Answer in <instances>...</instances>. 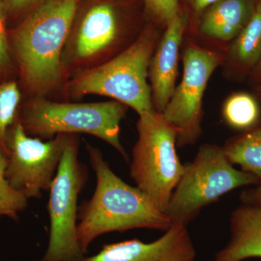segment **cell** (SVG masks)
I'll use <instances>...</instances> for the list:
<instances>
[{"label": "cell", "mask_w": 261, "mask_h": 261, "mask_svg": "<svg viewBox=\"0 0 261 261\" xmlns=\"http://www.w3.org/2000/svg\"><path fill=\"white\" fill-rule=\"evenodd\" d=\"M86 147L97 183L92 198L79 207L76 236L84 255L90 244L105 233L135 228L166 231L171 227L169 216L158 210L138 187L118 177L99 149Z\"/></svg>", "instance_id": "6da1fadb"}, {"label": "cell", "mask_w": 261, "mask_h": 261, "mask_svg": "<svg viewBox=\"0 0 261 261\" xmlns=\"http://www.w3.org/2000/svg\"><path fill=\"white\" fill-rule=\"evenodd\" d=\"M80 0H47L25 19L13 39L24 80L34 90L56 83L61 53Z\"/></svg>", "instance_id": "7a4b0ae2"}, {"label": "cell", "mask_w": 261, "mask_h": 261, "mask_svg": "<svg viewBox=\"0 0 261 261\" xmlns=\"http://www.w3.org/2000/svg\"><path fill=\"white\" fill-rule=\"evenodd\" d=\"M126 106L117 101L60 103L37 99L24 107L16 120L27 135L45 140L57 135L87 134L107 142L128 160L120 141V124Z\"/></svg>", "instance_id": "3957f363"}, {"label": "cell", "mask_w": 261, "mask_h": 261, "mask_svg": "<svg viewBox=\"0 0 261 261\" xmlns=\"http://www.w3.org/2000/svg\"><path fill=\"white\" fill-rule=\"evenodd\" d=\"M137 129L130 177L151 203L165 213L185 170L176 152L177 132L155 111L140 116Z\"/></svg>", "instance_id": "277c9868"}, {"label": "cell", "mask_w": 261, "mask_h": 261, "mask_svg": "<svg viewBox=\"0 0 261 261\" xmlns=\"http://www.w3.org/2000/svg\"><path fill=\"white\" fill-rule=\"evenodd\" d=\"M185 170L165 214L173 224L188 226L204 207L214 203L235 189L259 185L255 175L235 169L226 159L223 147L205 144Z\"/></svg>", "instance_id": "5b68a950"}, {"label": "cell", "mask_w": 261, "mask_h": 261, "mask_svg": "<svg viewBox=\"0 0 261 261\" xmlns=\"http://www.w3.org/2000/svg\"><path fill=\"white\" fill-rule=\"evenodd\" d=\"M158 36L146 32L111 61L77 77L70 84L75 94H99L132 108L139 116L154 111L147 83Z\"/></svg>", "instance_id": "8992f818"}, {"label": "cell", "mask_w": 261, "mask_h": 261, "mask_svg": "<svg viewBox=\"0 0 261 261\" xmlns=\"http://www.w3.org/2000/svg\"><path fill=\"white\" fill-rule=\"evenodd\" d=\"M88 176V168L79 159L78 140L69 135L49 190V243L37 261H78L85 255L77 240L76 226L79 196Z\"/></svg>", "instance_id": "52a82bcc"}, {"label": "cell", "mask_w": 261, "mask_h": 261, "mask_svg": "<svg viewBox=\"0 0 261 261\" xmlns=\"http://www.w3.org/2000/svg\"><path fill=\"white\" fill-rule=\"evenodd\" d=\"M220 51L187 44L183 55V75L162 113L177 132V146L195 145L202 134L203 97L215 70L222 64Z\"/></svg>", "instance_id": "ba28073f"}, {"label": "cell", "mask_w": 261, "mask_h": 261, "mask_svg": "<svg viewBox=\"0 0 261 261\" xmlns=\"http://www.w3.org/2000/svg\"><path fill=\"white\" fill-rule=\"evenodd\" d=\"M69 135L43 141L27 135L15 121L7 133V179L28 199H41L49 191L59 166Z\"/></svg>", "instance_id": "9c48e42d"}, {"label": "cell", "mask_w": 261, "mask_h": 261, "mask_svg": "<svg viewBox=\"0 0 261 261\" xmlns=\"http://www.w3.org/2000/svg\"><path fill=\"white\" fill-rule=\"evenodd\" d=\"M197 252L186 226L172 224L151 243L130 240L104 245L92 256L78 261H196Z\"/></svg>", "instance_id": "30bf717a"}, {"label": "cell", "mask_w": 261, "mask_h": 261, "mask_svg": "<svg viewBox=\"0 0 261 261\" xmlns=\"http://www.w3.org/2000/svg\"><path fill=\"white\" fill-rule=\"evenodd\" d=\"M187 15L181 12L166 25L149 63L148 76L151 83L154 111H164L176 89L180 47L187 25Z\"/></svg>", "instance_id": "8fae6325"}, {"label": "cell", "mask_w": 261, "mask_h": 261, "mask_svg": "<svg viewBox=\"0 0 261 261\" xmlns=\"http://www.w3.org/2000/svg\"><path fill=\"white\" fill-rule=\"evenodd\" d=\"M231 236L213 261H244L261 258V208L244 205L235 209L230 219Z\"/></svg>", "instance_id": "7c38bea8"}, {"label": "cell", "mask_w": 261, "mask_h": 261, "mask_svg": "<svg viewBox=\"0 0 261 261\" xmlns=\"http://www.w3.org/2000/svg\"><path fill=\"white\" fill-rule=\"evenodd\" d=\"M256 5L257 0H219L201 15L199 31L211 39H235L251 20Z\"/></svg>", "instance_id": "4fadbf2b"}, {"label": "cell", "mask_w": 261, "mask_h": 261, "mask_svg": "<svg viewBox=\"0 0 261 261\" xmlns=\"http://www.w3.org/2000/svg\"><path fill=\"white\" fill-rule=\"evenodd\" d=\"M118 32V21L112 7L96 5L81 23L75 39V54L81 59L95 56L113 44Z\"/></svg>", "instance_id": "5bb4252c"}, {"label": "cell", "mask_w": 261, "mask_h": 261, "mask_svg": "<svg viewBox=\"0 0 261 261\" xmlns=\"http://www.w3.org/2000/svg\"><path fill=\"white\" fill-rule=\"evenodd\" d=\"M226 159L261 181V127L228 140L223 147Z\"/></svg>", "instance_id": "9a60e30c"}, {"label": "cell", "mask_w": 261, "mask_h": 261, "mask_svg": "<svg viewBox=\"0 0 261 261\" xmlns=\"http://www.w3.org/2000/svg\"><path fill=\"white\" fill-rule=\"evenodd\" d=\"M230 61L239 68H254L261 58V11L255 10L243 32L235 39Z\"/></svg>", "instance_id": "2e32d148"}, {"label": "cell", "mask_w": 261, "mask_h": 261, "mask_svg": "<svg viewBox=\"0 0 261 261\" xmlns=\"http://www.w3.org/2000/svg\"><path fill=\"white\" fill-rule=\"evenodd\" d=\"M221 113L228 126L238 130L250 129L258 121L260 107L251 94L238 92L225 100Z\"/></svg>", "instance_id": "e0dca14e"}, {"label": "cell", "mask_w": 261, "mask_h": 261, "mask_svg": "<svg viewBox=\"0 0 261 261\" xmlns=\"http://www.w3.org/2000/svg\"><path fill=\"white\" fill-rule=\"evenodd\" d=\"M7 163L6 153L0 148V217L16 221L19 214L28 207L29 199L10 185L5 176Z\"/></svg>", "instance_id": "ac0fdd59"}, {"label": "cell", "mask_w": 261, "mask_h": 261, "mask_svg": "<svg viewBox=\"0 0 261 261\" xmlns=\"http://www.w3.org/2000/svg\"><path fill=\"white\" fill-rule=\"evenodd\" d=\"M20 99V91L15 82L0 84V148L5 153L7 133L16 121Z\"/></svg>", "instance_id": "d6986e66"}, {"label": "cell", "mask_w": 261, "mask_h": 261, "mask_svg": "<svg viewBox=\"0 0 261 261\" xmlns=\"http://www.w3.org/2000/svg\"><path fill=\"white\" fill-rule=\"evenodd\" d=\"M149 11L163 25L167 24L179 13L178 0H145Z\"/></svg>", "instance_id": "ffe728a7"}, {"label": "cell", "mask_w": 261, "mask_h": 261, "mask_svg": "<svg viewBox=\"0 0 261 261\" xmlns=\"http://www.w3.org/2000/svg\"><path fill=\"white\" fill-rule=\"evenodd\" d=\"M5 3L0 0V70L4 69L10 63V49L5 27Z\"/></svg>", "instance_id": "44dd1931"}, {"label": "cell", "mask_w": 261, "mask_h": 261, "mask_svg": "<svg viewBox=\"0 0 261 261\" xmlns=\"http://www.w3.org/2000/svg\"><path fill=\"white\" fill-rule=\"evenodd\" d=\"M240 200L244 205L261 208V182L255 188L244 191L240 195Z\"/></svg>", "instance_id": "7402d4cb"}, {"label": "cell", "mask_w": 261, "mask_h": 261, "mask_svg": "<svg viewBox=\"0 0 261 261\" xmlns=\"http://www.w3.org/2000/svg\"><path fill=\"white\" fill-rule=\"evenodd\" d=\"M196 16L200 17L206 9L219 0H185Z\"/></svg>", "instance_id": "603a6c76"}, {"label": "cell", "mask_w": 261, "mask_h": 261, "mask_svg": "<svg viewBox=\"0 0 261 261\" xmlns=\"http://www.w3.org/2000/svg\"><path fill=\"white\" fill-rule=\"evenodd\" d=\"M47 0H5V8L18 11L37 3H44Z\"/></svg>", "instance_id": "cb8c5ba5"}, {"label": "cell", "mask_w": 261, "mask_h": 261, "mask_svg": "<svg viewBox=\"0 0 261 261\" xmlns=\"http://www.w3.org/2000/svg\"><path fill=\"white\" fill-rule=\"evenodd\" d=\"M254 69H255L254 70V73H255V78L257 80L261 81V58Z\"/></svg>", "instance_id": "d4e9b609"}, {"label": "cell", "mask_w": 261, "mask_h": 261, "mask_svg": "<svg viewBox=\"0 0 261 261\" xmlns=\"http://www.w3.org/2000/svg\"><path fill=\"white\" fill-rule=\"evenodd\" d=\"M256 10L261 11V0H257Z\"/></svg>", "instance_id": "484cf974"}]
</instances>
